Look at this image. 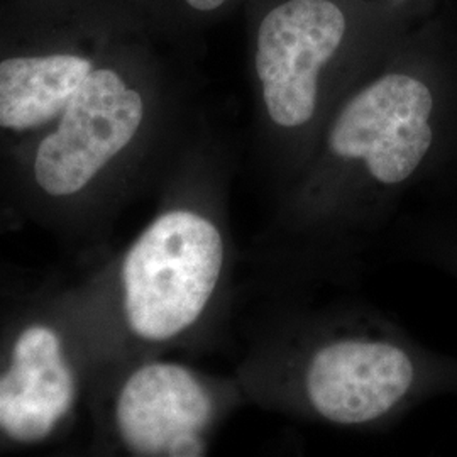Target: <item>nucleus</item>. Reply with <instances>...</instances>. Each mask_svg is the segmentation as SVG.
Masks as SVG:
<instances>
[{
    "label": "nucleus",
    "mask_w": 457,
    "mask_h": 457,
    "mask_svg": "<svg viewBox=\"0 0 457 457\" xmlns=\"http://www.w3.org/2000/svg\"><path fill=\"white\" fill-rule=\"evenodd\" d=\"M347 17L334 0H283L262 16L253 73L273 202L305 163L328 111L353 82L341 66Z\"/></svg>",
    "instance_id": "nucleus-2"
},
{
    "label": "nucleus",
    "mask_w": 457,
    "mask_h": 457,
    "mask_svg": "<svg viewBox=\"0 0 457 457\" xmlns=\"http://www.w3.org/2000/svg\"><path fill=\"white\" fill-rule=\"evenodd\" d=\"M136 22L122 0H5L0 5V131L49 128Z\"/></svg>",
    "instance_id": "nucleus-4"
},
{
    "label": "nucleus",
    "mask_w": 457,
    "mask_h": 457,
    "mask_svg": "<svg viewBox=\"0 0 457 457\" xmlns=\"http://www.w3.org/2000/svg\"><path fill=\"white\" fill-rule=\"evenodd\" d=\"M75 381L58 336L45 326L26 328L12 364L0 376V427L21 442L43 441L71 407Z\"/></svg>",
    "instance_id": "nucleus-7"
},
{
    "label": "nucleus",
    "mask_w": 457,
    "mask_h": 457,
    "mask_svg": "<svg viewBox=\"0 0 457 457\" xmlns=\"http://www.w3.org/2000/svg\"><path fill=\"white\" fill-rule=\"evenodd\" d=\"M147 31L137 21L120 34L36 143L34 179L49 195L80 192L147 141L162 98Z\"/></svg>",
    "instance_id": "nucleus-5"
},
{
    "label": "nucleus",
    "mask_w": 457,
    "mask_h": 457,
    "mask_svg": "<svg viewBox=\"0 0 457 457\" xmlns=\"http://www.w3.org/2000/svg\"><path fill=\"white\" fill-rule=\"evenodd\" d=\"M234 370L247 405L311 424L383 430L427 381L425 360L383 312L354 298L264 292Z\"/></svg>",
    "instance_id": "nucleus-1"
},
{
    "label": "nucleus",
    "mask_w": 457,
    "mask_h": 457,
    "mask_svg": "<svg viewBox=\"0 0 457 457\" xmlns=\"http://www.w3.org/2000/svg\"><path fill=\"white\" fill-rule=\"evenodd\" d=\"M241 407L247 400L234 375L209 378L177 362L147 361L117 393L115 428L134 456H204L213 430Z\"/></svg>",
    "instance_id": "nucleus-6"
},
{
    "label": "nucleus",
    "mask_w": 457,
    "mask_h": 457,
    "mask_svg": "<svg viewBox=\"0 0 457 457\" xmlns=\"http://www.w3.org/2000/svg\"><path fill=\"white\" fill-rule=\"evenodd\" d=\"M226 181L154 217L120 264L122 315L139 343H177L228 309L236 245Z\"/></svg>",
    "instance_id": "nucleus-3"
}]
</instances>
